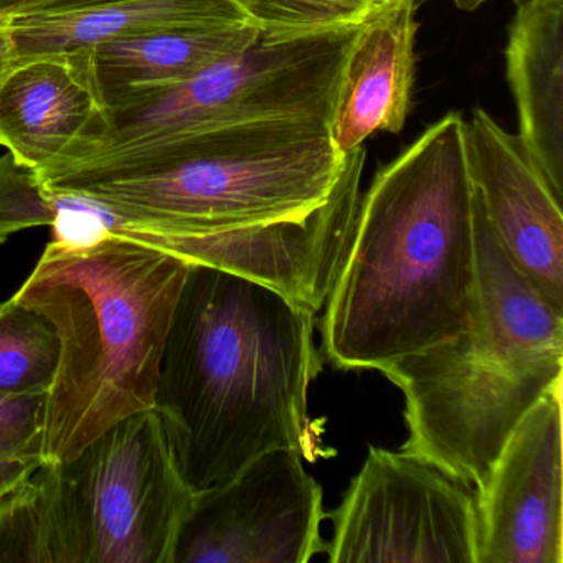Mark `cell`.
<instances>
[{
  "label": "cell",
  "instance_id": "6da1fadb",
  "mask_svg": "<svg viewBox=\"0 0 563 563\" xmlns=\"http://www.w3.org/2000/svg\"><path fill=\"white\" fill-rule=\"evenodd\" d=\"M364 146L309 124L202 134L44 183L113 210L117 232L319 312L354 233Z\"/></svg>",
  "mask_w": 563,
  "mask_h": 563
},
{
  "label": "cell",
  "instance_id": "7a4b0ae2",
  "mask_svg": "<svg viewBox=\"0 0 563 563\" xmlns=\"http://www.w3.org/2000/svg\"><path fill=\"white\" fill-rule=\"evenodd\" d=\"M476 302L474 187L450 113L375 174L321 319L341 371H384L461 334Z\"/></svg>",
  "mask_w": 563,
  "mask_h": 563
},
{
  "label": "cell",
  "instance_id": "3957f363",
  "mask_svg": "<svg viewBox=\"0 0 563 563\" xmlns=\"http://www.w3.org/2000/svg\"><path fill=\"white\" fill-rule=\"evenodd\" d=\"M314 318L262 283L190 265L154 408L196 496L268 451L302 450L309 385L322 367Z\"/></svg>",
  "mask_w": 563,
  "mask_h": 563
},
{
  "label": "cell",
  "instance_id": "277c9868",
  "mask_svg": "<svg viewBox=\"0 0 563 563\" xmlns=\"http://www.w3.org/2000/svg\"><path fill=\"white\" fill-rule=\"evenodd\" d=\"M190 263L114 230L85 249L48 243L12 295L60 344L47 390L42 463H70L156 405L161 358Z\"/></svg>",
  "mask_w": 563,
  "mask_h": 563
},
{
  "label": "cell",
  "instance_id": "5b68a950",
  "mask_svg": "<svg viewBox=\"0 0 563 563\" xmlns=\"http://www.w3.org/2000/svg\"><path fill=\"white\" fill-rule=\"evenodd\" d=\"M476 302L450 341L382 371L405 397L408 440L461 483L486 481L514 428L563 375V314L500 246L474 192Z\"/></svg>",
  "mask_w": 563,
  "mask_h": 563
},
{
  "label": "cell",
  "instance_id": "8992f818",
  "mask_svg": "<svg viewBox=\"0 0 563 563\" xmlns=\"http://www.w3.org/2000/svg\"><path fill=\"white\" fill-rule=\"evenodd\" d=\"M355 29L255 45L184 84L108 108L100 141L42 183L93 169L134 151L187 137L256 128L329 126Z\"/></svg>",
  "mask_w": 563,
  "mask_h": 563
},
{
  "label": "cell",
  "instance_id": "52a82bcc",
  "mask_svg": "<svg viewBox=\"0 0 563 563\" xmlns=\"http://www.w3.org/2000/svg\"><path fill=\"white\" fill-rule=\"evenodd\" d=\"M67 466L87 522L90 563H176L196 494L157 408L124 418Z\"/></svg>",
  "mask_w": 563,
  "mask_h": 563
},
{
  "label": "cell",
  "instance_id": "ba28073f",
  "mask_svg": "<svg viewBox=\"0 0 563 563\" xmlns=\"http://www.w3.org/2000/svg\"><path fill=\"white\" fill-rule=\"evenodd\" d=\"M329 517L331 563H476V494L408 450L368 448Z\"/></svg>",
  "mask_w": 563,
  "mask_h": 563
},
{
  "label": "cell",
  "instance_id": "9c48e42d",
  "mask_svg": "<svg viewBox=\"0 0 563 563\" xmlns=\"http://www.w3.org/2000/svg\"><path fill=\"white\" fill-rule=\"evenodd\" d=\"M302 457L301 448L268 451L225 486L197 494L176 563H308L328 552L322 487Z\"/></svg>",
  "mask_w": 563,
  "mask_h": 563
},
{
  "label": "cell",
  "instance_id": "30bf717a",
  "mask_svg": "<svg viewBox=\"0 0 563 563\" xmlns=\"http://www.w3.org/2000/svg\"><path fill=\"white\" fill-rule=\"evenodd\" d=\"M559 378L523 415L476 487V563H563Z\"/></svg>",
  "mask_w": 563,
  "mask_h": 563
},
{
  "label": "cell",
  "instance_id": "8fae6325",
  "mask_svg": "<svg viewBox=\"0 0 563 563\" xmlns=\"http://www.w3.org/2000/svg\"><path fill=\"white\" fill-rule=\"evenodd\" d=\"M464 147L494 235L537 295L563 314V196L522 140L481 108L464 121Z\"/></svg>",
  "mask_w": 563,
  "mask_h": 563
},
{
  "label": "cell",
  "instance_id": "7c38bea8",
  "mask_svg": "<svg viewBox=\"0 0 563 563\" xmlns=\"http://www.w3.org/2000/svg\"><path fill=\"white\" fill-rule=\"evenodd\" d=\"M107 128L91 48L19 58L0 81V146L38 176L80 157Z\"/></svg>",
  "mask_w": 563,
  "mask_h": 563
},
{
  "label": "cell",
  "instance_id": "4fadbf2b",
  "mask_svg": "<svg viewBox=\"0 0 563 563\" xmlns=\"http://www.w3.org/2000/svg\"><path fill=\"white\" fill-rule=\"evenodd\" d=\"M418 0H391L362 22L349 45L328 133L339 153L377 133L398 134L413 93Z\"/></svg>",
  "mask_w": 563,
  "mask_h": 563
},
{
  "label": "cell",
  "instance_id": "5bb4252c",
  "mask_svg": "<svg viewBox=\"0 0 563 563\" xmlns=\"http://www.w3.org/2000/svg\"><path fill=\"white\" fill-rule=\"evenodd\" d=\"M506 70L519 120L517 136L563 196V0L517 5Z\"/></svg>",
  "mask_w": 563,
  "mask_h": 563
},
{
  "label": "cell",
  "instance_id": "9a60e30c",
  "mask_svg": "<svg viewBox=\"0 0 563 563\" xmlns=\"http://www.w3.org/2000/svg\"><path fill=\"white\" fill-rule=\"evenodd\" d=\"M252 24L233 0H93L9 22L15 60L174 29Z\"/></svg>",
  "mask_w": 563,
  "mask_h": 563
},
{
  "label": "cell",
  "instance_id": "2e32d148",
  "mask_svg": "<svg viewBox=\"0 0 563 563\" xmlns=\"http://www.w3.org/2000/svg\"><path fill=\"white\" fill-rule=\"evenodd\" d=\"M260 41L253 24L174 29L91 47L107 107L184 84Z\"/></svg>",
  "mask_w": 563,
  "mask_h": 563
},
{
  "label": "cell",
  "instance_id": "e0dca14e",
  "mask_svg": "<svg viewBox=\"0 0 563 563\" xmlns=\"http://www.w3.org/2000/svg\"><path fill=\"white\" fill-rule=\"evenodd\" d=\"M90 563L80 497L67 463H41L0 499V563Z\"/></svg>",
  "mask_w": 563,
  "mask_h": 563
},
{
  "label": "cell",
  "instance_id": "ac0fdd59",
  "mask_svg": "<svg viewBox=\"0 0 563 563\" xmlns=\"http://www.w3.org/2000/svg\"><path fill=\"white\" fill-rule=\"evenodd\" d=\"M54 328L14 298L0 301V394H47L57 371Z\"/></svg>",
  "mask_w": 563,
  "mask_h": 563
},
{
  "label": "cell",
  "instance_id": "d6986e66",
  "mask_svg": "<svg viewBox=\"0 0 563 563\" xmlns=\"http://www.w3.org/2000/svg\"><path fill=\"white\" fill-rule=\"evenodd\" d=\"M268 42L347 31L391 0H233Z\"/></svg>",
  "mask_w": 563,
  "mask_h": 563
},
{
  "label": "cell",
  "instance_id": "ffe728a7",
  "mask_svg": "<svg viewBox=\"0 0 563 563\" xmlns=\"http://www.w3.org/2000/svg\"><path fill=\"white\" fill-rule=\"evenodd\" d=\"M65 206V194L48 189L37 170L11 153L0 156V246L15 233L54 227Z\"/></svg>",
  "mask_w": 563,
  "mask_h": 563
},
{
  "label": "cell",
  "instance_id": "44dd1931",
  "mask_svg": "<svg viewBox=\"0 0 563 563\" xmlns=\"http://www.w3.org/2000/svg\"><path fill=\"white\" fill-rule=\"evenodd\" d=\"M47 394H0V460L42 461V428Z\"/></svg>",
  "mask_w": 563,
  "mask_h": 563
},
{
  "label": "cell",
  "instance_id": "7402d4cb",
  "mask_svg": "<svg viewBox=\"0 0 563 563\" xmlns=\"http://www.w3.org/2000/svg\"><path fill=\"white\" fill-rule=\"evenodd\" d=\"M93 0H0V24L32 15L51 14V12L70 11L90 4Z\"/></svg>",
  "mask_w": 563,
  "mask_h": 563
},
{
  "label": "cell",
  "instance_id": "603a6c76",
  "mask_svg": "<svg viewBox=\"0 0 563 563\" xmlns=\"http://www.w3.org/2000/svg\"><path fill=\"white\" fill-rule=\"evenodd\" d=\"M41 463V460H27V457L0 460V499H2V496H4L9 489H12L15 484L25 479Z\"/></svg>",
  "mask_w": 563,
  "mask_h": 563
},
{
  "label": "cell",
  "instance_id": "cb8c5ba5",
  "mask_svg": "<svg viewBox=\"0 0 563 563\" xmlns=\"http://www.w3.org/2000/svg\"><path fill=\"white\" fill-rule=\"evenodd\" d=\"M14 64L15 52L11 34H9L8 25L0 24V81L8 75Z\"/></svg>",
  "mask_w": 563,
  "mask_h": 563
},
{
  "label": "cell",
  "instance_id": "d4e9b609",
  "mask_svg": "<svg viewBox=\"0 0 563 563\" xmlns=\"http://www.w3.org/2000/svg\"><path fill=\"white\" fill-rule=\"evenodd\" d=\"M418 2H423V0H418ZM454 8L460 9V11L464 12H474L481 8V5L486 4L489 0H448Z\"/></svg>",
  "mask_w": 563,
  "mask_h": 563
},
{
  "label": "cell",
  "instance_id": "484cf974",
  "mask_svg": "<svg viewBox=\"0 0 563 563\" xmlns=\"http://www.w3.org/2000/svg\"><path fill=\"white\" fill-rule=\"evenodd\" d=\"M514 4H516V8L517 5H522V4H526V2H529V0H512Z\"/></svg>",
  "mask_w": 563,
  "mask_h": 563
}]
</instances>
